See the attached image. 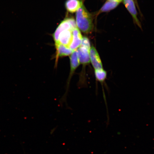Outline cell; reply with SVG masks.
I'll return each instance as SVG.
<instances>
[{
  "mask_svg": "<svg viewBox=\"0 0 154 154\" xmlns=\"http://www.w3.org/2000/svg\"><path fill=\"white\" fill-rule=\"evenodd\" d=\"M120 3L118 2L107 1L102 7L99 13L107 12L116 8Z\"/></svg>",
  "mask_w": 154,
  "mask_h": 154,
  "instance_id": "obj_11",
  "label": "cell"
},
{
  "mask_svg": "<svg viewBox=\"0 0 154 154\" xmlns=\"http://www.w3.org/2000/svg\"><path fill=\"white\" fill-rule=\"evenodd\" d=\"M73 30V29L71 24L68 22V21L66 19H65L60 24L53 35V37L55 43H59V36L61 32L64 30Z\"/></svg>",
  "mask_w": 154,
  "mask_h": 154,
  "instance_id": "obj_5",
  "label": "cell"
},
{
  "mask_svg": "<svg viewBox=\"0 0 154 154\" xmlns=\"http://www.w3.org/2000/svg\"><path fill=\"white\" fill-rule=\"evenodd\" d=\"M67 20L71 26L72 27L73 29L75 28H77V25L75 21L74 18H66Z\"/></svg>",
  "mask_w": 154,
  "mask_h": 154,
  "instance_id": "obj_14",
  "label": "cell"
},
{
  "mask_svg": "<svg viewBox=\"0 0 154 154\" xmlns=\"http://www.w3.org/2000/svg\"><path fill=\"white\" fill-rule=\"evenodd\" d=\"M95 74L96 79L100 82H103L106 78L107 72L103 69L95 70Z\"/></svg>",
  "mask_w": 154,
  "mask_h": 154,
  "instance_id": "obj_12",
  "label": "cell"
},
{
  "mask_svg": "<svg viewBox=\"0 0 154 154\" xmlns=\"http://www.w3.org/2000/svg\"><path fill=\"white\" fill-rule=\"evenodd\" d=\"M72 31L66 30L61 32L59 36V43L69 47L72 39Z\"/></svg>",
  "mask_w": 154,
  "mask_h": 154,
  "instance_id": "obj_7",
  "label": "cell"
},
{
  "mask_svg": "<svg viewBox=\"0 0 154 154\" xmlns=\"http://www.w3.org/2000/svg\"><path fill=\"white\" fill-rule=\"evenodd\" d=\"M90 61L95 70L103 69V64L99 54L96 48L92 46L90 51Z\"/></svg>",
  "mask_w": 154,
  "mask_h": 154,
  "instance_id": "obj_2",
  "label": "cell"
},
{
  "mask_svg": "<svg viewBox=\"0 0 154 154\" xmlns=\"http://www.w3.org/2000/svg\"><path fill=\"white\" fill-rule=\"evenodd\" d=\"M125 7L131 15L134 22L140 27H141L140 22L137 18V13L134 0H123Z\"/></svg>",
  "mask_w": 154,
  "mask_h": 154,
  "instance_id": "obj_4",
  "label": "cell"
},
{
  "mask_svg": "<svg viewBox=\"0 0 154 154\" xmlns=\"http://www.w3.org/2000/svg\"><path fill=\"white\" fill-rule=\"evenodd\" d=\"M76 18L77 26L81 31L86 34L92 31L94 25L92 15L83 5L76 11Z\"/></svg>",
  "mask_w": 154,
  "mask_h": 154,
  "instance_id": "obj_1",
  "label": "cell"
},
{
  "mask_svg": "<svg viewBox=\"0 0 154 154\" xmlns=\"http://www.w3.org/2000/svg\"><path fill=\"white\" fill-rule=\"evenodd\" d=\"M80 46H82L85 47L88 49L90 50L91 48L90 42L89 39L86 37L82 38L81 45Z\"/></svg>",
  "mask_w": 154,
  "mask_h": 154,
  "instance_id": "obj_13",
  "label": "cell"
},
{
  "mask_svg": "<svg viewBox=\"0 0 154 154\" xmlns=\"http://www.w3.org/2000/svg\"><path fill=\"white\" fill-rule=\"evenodd\" d=\"M70 61L71 72L72 73L78 68L80 63L77 50L73 51L70 55Z\"/></svg>",
  "mask_w": 154,
  "mask_h": 154,
  "instance_id": "obj_10",
  "label": "cell"
},
{
  "mask_svg": "<svg viewBox=\"0 0 154 154\" xmlns=\"http://www.w3.org/2000/svg\"><path fill=\"white\" fill-rule=\"evenodd\" d=\"M72 39L69 48L74 51L80 47L83 37L79 30L77 28L72 30Z\"/></svg>",
  "mask_w": 154,
  "mask_h": 154,
  "instance_id": "obj_3",
  "label": "cell"
},
{
  "mask_svg": "<svg viewBox=\"0 0 154 154\" xmlns=\"http://www.w3.org/2000/svg\"><path fill=\"white\" fill-rule=\"evenodd\" d=\"M82 5L80 0H67L65 4L67 11L71 13L75 12Z\"/></svg>",
  "mask_w": 154,
  "mask_h": 154,
  "instance_id": "obj_8",
  "label": "cell"
},
{
  "mask_svg": "<svg viewBox=\"0 0 154 154\" xmlns=\"http://www.w3.org/2000/svg\"><path fill=\"white\" fill-rule=\"evenodd\" d=\"M107 1L117 2L120 3L121 2L123 1V0H107Z\"/></svg>",
  "mask_w": 154,
  "mask_h": 154,
  "instance_id": "obj_15",
  "label": "cell"
},
{
  "mask_svg": "<svg viewBox=\"0 0 154 154\" xmlns=\"http://www.w3.org/2000/svg\"><path fill=\"white\" fill-rule=\"evenodd\" d=\"M90 50L82 46H80L77 50L80 62L82 64H88L90 63Z\"/></svg>",
  "mask_w": 154,
  "mask_h": 154,
  "instance_id": "obj_6",
  "label": "cell"
},
{
  "mask_svg": "<svg viewBox=\"0 0 154 154\" xmlns=\"http://www.w3.org/2000/svg\"><path fill=\"white\" fill-rule=\"evenodd\" d=\"M55 45L57 49V57L67 56L72 54L73 52L69 47L59 43H55Z\"/></svg>",
  "mask_w": 154,
  "mask_h": 154,
  "instance_id": "obj_9",
  "label": "cell"
}]
</instances>
